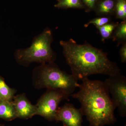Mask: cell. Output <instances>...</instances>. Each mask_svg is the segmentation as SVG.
I'll use <instances>...</instances> for the list:
<instances>
[{
	"instance_id": "9a60e30c",
	"label": "cell",
	"mask_w": 126,
	"mask_h": 126,
	"mask_svg": "<svg viewBox=\"0 0 126 126\" xmlns=\"http://www.w3.org/2000/svg\"><path fill=\"white\" fill-rule=\"evenodd\" d=\"M116 16L123 21L126 20V0H118L116 5Z\"/></svg>"
},
{
	"instance_id": "ac0fdd59",
	"label": "cell",
	"mask_w": 126,
	"mask_h": 126,
	"mask_svg": "<svg viewBox=\"0 0 126 126\" xmlns=\"http://www.w3.org/2000/svg\"><path fill=\"white\" fill-rule=\"evenodd\" d=\"M84 4L89 10H93L95 7L97 0H83Z\"/></svg>"
},
{
	"instance_id": "4fadbf2b",
	"label": "cell",
	"mask_w": 126,
	"mask_h": 126,
	"mask_svg": "<svg viewBox=\"0 0 126 126\" xmlns=\"http://www.w3.org/2000/svg\"><path fill=\"white\" fill-rule=\"evenodd\" d=\"M113 40L119 41H125L126 39V21L118 25L112 35Z\"/></svg>"
},
{
	"instance_id": "7a4b0ae2",
	"label": "cell",
	"mask_w": 126,
	"mask_h": 126,
	"mask_svg": "<svg viewBox=\"0 0 126 126\" xmlns=\"http://www.w3.org/2000/svg\"><path fill=\"white\" fill-rule=\"evenodd\" d=\"M79 90L70 96L81 104V110L89 123V126H104L117 121L114 112L116 107L104 82L84 79Z\"/></svg>"
},
{
	"instance_id": "52a82bcc",
	"label": "cell",
	"mask_w": 126,
	"mask_h": 126,
	"mask_svg": "<svg viewBox=\"0 0 126 126\" xmlns=\"http://www.w3.org/2000/svg\"><path fill=\"white\" fill-rule=\"evenodd\" d=\"M83 116L81 109L76 108L72 104L66 103L59 108L55 121L61 122L63 126H83Z\"/></svg>"
},
{
	"instance_id": "30bf717a",
	"label": "cell",
	"mask_w": 126,
	"mask_h": 126,
	"mask_svg": "<svg viewBox=\"0 0 126 126\" xmlns=\"http://www.w3.org/2000/svg\"><path fill=\"white\" fill-rule=\"evenodd\" d=\"M15 92V89L7 86L4 78L0 76V99L12 101Z\"/></svg>"
},
{
	"instance_id": "8992f818",
	"label": "cell",
	"mask_w": 126,
	"mask_h": 126,
	"mask_svg": "<svg viewBox=\"0 0 126 126\" xmlns=\"http://www.w3.org/2000/svg\"><path fill=\"white\" fill-rule=\"evenodd\" d=\"M104 83L111 95L113 102L118 109L120 116H126V78L121 74L110 76Z\"/></svg>"
},
{
	"instance_id": "6da1fadb",
	"label": "cell",
	"mask_w": 126,
	"mask_h": 126,
	"mask_svg": "<svg viewBox=\"0 0 126 126\" xmlns=\"http://www.w3.org/2000/svg\"><path fill=\"white\" fill-rule=\"evenodd\" d=\"M60 45L72 74L78 80L82 81L94 74L110 76L121 74L116 64L110 61L108 54L85 43L79 44L72 39L61 41Z\"/></svg>"
},
{
	"instance_id": "277c9868",
	"label": "cell",
	"mask_w": 126,
	"mask_h": 126,
	"mask_svg": "<svg viewBox=\"0 0 126 126\" xmlns=\"http://www.w3.org/2000/svg\"><path fill=\"white\" fill-rule=\"evenodd\" d=\"M40 78L43 87L49 90H59L69 96L79 85L78 80L73 75L62 71L53 63L42 68Z\"/></svg>"
},
{
	"instance_id": "3957f363",
	"label": "cell",
	"mask_w": 126,
	"mask_h": 126,
	"mask_svg": "<svg viewBox=\"0 0 126 126\" xmlns=\"http://www.w3.org/2000/svg\"><path fill=\"white\" fill-rule=\"evenodd\" d=\"M53 40L52 31L46 29L35 37L29 47L18 50L16 53V58L26 63H53L55 56L51 48Z\"/></svg>"
},
{
	"instance_id": "ba28073f",
	"label": "cell",
	"mask_w": 126,
	"mask_h": 126,
	"mask_svg": "<svg viewBox=\"0 0 126 126\" xmlns=\"http://www.w3.org/2000/svg\"><path fill=\"white\" fill-rule=\"evenodd\" d=\"M15 109L17 118L28 119L36 115L37 108L32 105L24 94L14 97L12 101Z\"/></svg>"
},
{
	"instance_id": "9c48e42d",
	"label": "cell",
	"mask_w": 126,
	"mask_h": 126,
	"mask_svg": "<svg viewBox=\"0 0 126 126\" xmlns=\"http://www.w3.org/2000/svg\"><path fill=\"white\" fill-rule=\"evenodd\" d=\"M17 118L12 101L0 99V118L10 121Z\"/></svg>"
},
{
	"instance_id": "d6986e66",
	"label": "cell",
	"mask_w": 126,
	"mask_h": 126,
	"mask_svg": "<svg viewBox=\"0 0 126 126\" xmlns=\"http://www.w3.org/2000/svg\"><path fill=\"white\" fill-rule=\"evenodd\" d=\"M0 126H4V125L3 124H0Z\"/></svg>"
},
{
	"instance_id": "8fae6325",
	"label": "cell",
	"mask_w": 126,
	"mask_h": 126,
	"mask_svg": "<svg viewBox=\"0 0 126 126\" xmlns=\"http://www.w3.org/2000/svg\"><path fill=\"white\" fill-rule=\"evenodd\" d=\"M54 6L59 9H82L84 7L81 0H58Z\"/></svg>"
},
{
	"instance_id": "7c38bea8",
	"label": "cell",
	"mask_w": 126,
	"mask_h": 126,
	"mask_svg": "<svg viewBox=\"0 0 126 126\" xmlns=\"http://www.w3.org/2000/svg\"><path fill=\"white\" fill-rule=\"evenodd\" d=\"M118 24L113 23H108L101 27H96L99 30L102 40L110 38L112 36L113 31Z\"/></svg>"
},
{
	"instance_id": "2e32d148",
	"label": "cell",
	"mask_w": 126,
	"mask_h": 126,
	"mask_svg": "<svg viewBox=\"0 0 126 126\" xmlns=\"http://www.w3.org/2000/svg\"><path fill=\"white\" fill-rule=\"evenodd\" d=\"M110 18L107 17H101L94 18L89 21L88 23L84 24L85 27H88L89 25L93 24L96 27H101L104 25L109 23Z\"/></svg>"
},
{
	"instance_id": "5bb4252c",
	"label": "cell",
	"mask_w": 126,
	"mask_h": 126,
	"mask_svg": "<svg viewBox=\"0 0 126 126\" xmlns=\"http://www.w3.org/2000/svg\"><path fill=\"white\" fill-rule=\"evenodd\" d=\"M115 6L113 0H103L99 3L98 12L102 15H108L111 14Z\"/></svg>"
},
{
	"instance_id": "5b68a950",
	"label": "cell",
	"mask_w": 126,
	"mask_h": 126,
	"mask_svg": "<svg viewBox=\"0 0 126 126\" xmlns=\"http://www.w3.org/2000/svg\"><path fill=\"white\" fill-rule=\"evenodd\" d=\"M69 97L59 90L48 89L41 98L36 106V115L41 116L49 121H55L60 103Z\"/></svg>"
},
{
	"instance_id": "e0dca14e",
	"label": "cell",
	"mask_w": 126,
	"mask_h": 126,
	"mask_svg": "<svg viewBox=\"0 0 126 126\" xmlns=\"http://www.w3.org/2000/svg\"><path fill=\"white\" fill-rule=\"evenodd\" d=\"M119 55L121 58L122 63H125L126 62V44L124 43L120 49Z\"/></svg>"
}]
</instances>
